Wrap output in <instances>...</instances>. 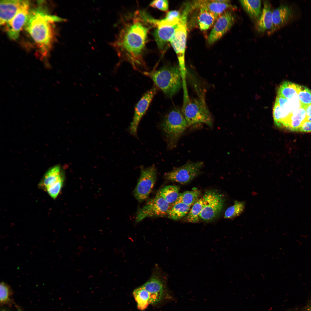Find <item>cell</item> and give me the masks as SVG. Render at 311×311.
<instances>
[{
	"mask_svg": "<svg viewBox=\"0 0 311 311\" xmlns=\"http://www.w3.org/2000/svg\"><path fill=\"white\" fill-rule=\"evenodd\" d=\"M129 16L124 20L111 44L121 60L142 72L147 70L143 54L149 30L155 27V19L139 11Z\"/></svg>",
	"mask_w": 311,
	"mask_h": 311,
	"instance_id": "1",
	"label": "cell"
},
{
	"mask_svg": "<svg viewBox=\"0 0 311 311\" xmlns=\"http://www.w3.org/2000/svg\"><path fill=\"white\" fill-rule=\"evenodd\" d=\"M66 21L65 19L50 14L39 5L30 11L24 28L36 43L41 54L46 56L55 39L54 23Z\"/></svg>",
	"mask_w": 311,
	"mask_h": 311,
	"instance_id": "2",
	"label": "cell"
},
{
	"mask_svg": "<svg viewBox=\"0 0 311 311\" xmlns=\"http://www.w3.org/2000/svg\"><path fill=\"white\" fill-rule=\"evenodd\" d=\"M167 96L171 97L183 86V79L179 67L165 66L146 74Z\"/></svg>",
	"mask_w": 311,
	"mask_h": 311,
	"instance_id": "3",
	"label": "cell"
},
{
	"mask_svg": "<svg viewBox=\"0 0 311 311\" xmlns=\"http://www.w3.org/2000/svg\"><path fill=\"white\" fill-rule=\"evenodd\" d=\"M181 111L188 126L203 123L211 128L213 127L212 116L202 96L191 99L189 97L188 92L184 93Z\"/></svg>",
	"mask_w": 311,
	"mask_h": 311,
	"instance_id": "4",
	"label": "cell"
},
{
	"mask_svg": "<svg viewBox=\"0 0 311 311\" xmlns=\"http://www.w3.org/2000/svg\"><path fill=\"white\" fill-rule=\"evenodd\" d=\"M166 136L168 147L172 149L188 126L181 110L178 108L170 111L161 124Z\"/></svg>",
	"mask_w": 311,
	"mask_h": 311,
	"instance_id": "5",
	"label": "cell"
},
{
	"mask_svg": "<svg viewBox=\"0 0 311 311\" xmlns=\"http://www.w3.org/2000/svg\"><path fill=\"white\" fill-rule=\"evenodd\" d=\"M191 9L190 4L186 5L181 14V17L176 28L175 34L170 41L177 54L179 67L183 81H185L187 73L185 66V53L187 35V19Z\"/></svg>",
	"mask_w": 311,
	"mask_h": 311,
	"instance_id": "6",
	"label": "cell"
},
{
	"mask_svg": "<svg viewBox=\"0 0 311 311\" xmlns=\"http://www.w3.org/2000/svg\"><path fill=\"white\" fill-rule=\"evenodd\" d=\"M64 175L60 165L50 168L44 175L39 184V187L55 199L59 194L64 180Z\"/></svg>",
	"mask_w": 311,
	"mask_h": 311,
	"instance_id": "7",
	"label": "cell"
},
{
	"mask_svg": "<svg viewBox=\"0 0 311 311\" xmlns=\"http://www.w3.org/2000/svg\"><path fill=\"white\" fill-rule=\"evenodd\" d=\"M204 165L202 161H189L165 174L167 179L182 184L187 183L196 177Z\"/></svg>",
	"mask_w": 311,
	"mask_h": 311,
	"instance_id": "8",
	"label": "cell"
},
{
	"mask_svg": "<svg viewBox=\"0 0 311 311\" xmlns=\"http://www.w3.org/2000/svg\"><path fill=\"white\" fill-rule=\"evenodd\" d=\"M157 177V171L154 166L141 168L140 175L134 191V196L139 202L147 198L154 187Z\"/></svg>",
	"mask_w": 311,
	"mask_h": 311,
	"instance_id": "9",
	"label": "cell"
},
{
	"mask_svg": "<svg viewBox=\"0 0 311 311\" xmlns=\"http://www.w3.org/2000/svg\"><path fill=\"white\" fill-rule=\"evenodd\" d=\"M170 208L169 204L157 194L155 197L148 200L145 205L138 210L136 217V222H139L146 217L167 216Z\"/></svg>",
	"mask_w": 311,
	"mask_h": 311,
	"instance_id": "10",
	"label": "cell"
},
{
	"mask_svg": "<svg viewBox=\"0 0 311 311\" xmlns=\"http://www.w3.org/2000/svg\"><path fill=\"white\" fill-rule=\"evenodd\" d=\"M203 207L199 219L206 221L212 220L222 210L223 200L222 196L214 191L206 192L202 197Z\"/></svg>",
	"mask_w": 311,
	"mask_h": 311,
	"instance_id": "11",
	"label": "cell"
},
{
	"mask_svg": "<svg viewBox=\"0 0 311 311\" xmlns=\"http://www.w3.org/2000/svg\"><path fill=\"white\" fill-rule=\"evenodd\" d=\"M163 274L161 271L157 268L149 280L141 286L150 295V304L159 302L163 297L165 284Z\"/></svg>",
	"mask_w": 311,
	"mask_h": 311,
	"instance_id": "12",
	"label": "cell"
},
{
	"mask_svg": "<svg viewBox=\"0 0 311 311\" xmlns=\"http://www.w3.org/2000/svg\"><path fill=\"white\" fill-rule=\"evenodd\" d=\"M297 9L293 5L282 4L273 11L272 33L294 20L298 16Z\"/></svg>",
	"mask_w": 311,
	"mask_h": 311,
	"instance_id": "13",
	"label": "cell"
},
{
	"mask_svg": "<svg viewBox=\"0 0 311 311\" xmlns=\"http://www.w3.org/2000/svg\"><path fill=\"white\" fill-rule=\"evenodd\" d=\"M30 6L29 1L23 0L17 13L7 24V33L11 39L16 40L18 39L20 31L27 20L30 11Z\"/></svg>",
	"mask_w": 311,
	"mask_h": 311,
	"instance_id": "14",
	"label": "cell"
},
{
	"mask_svg": "<svg viewBox=\"0 0 311 311\" xmlns=\"http://www.w3.org/2000/svg\"><path fill=\"white\" fill-rule=\"evenodd\" d=\"M235 18L230 11H226L217 18L208 36V43L212 44L221 38L232 27Z\"/></svg>",
	"mask_w": 311,
	"mask_h": 311,
	"instance_id": "15",
	"label": "cell"
},
{
	"mask_svg": "<svg viewBox=\"0 0 311 311\" xmlns=\"http://www.w3.org/2000/svg\"><path fill=\"white\" fill-rule=\"evenodd\" d=\"M157 90L156 87H153L143 95L136 104L133 118L129 127L130 132L132 134L135 136L136 134L140 121L147 111Z\"/></svg>",
	"mask_w": 311,
	"mask_h": 311,
	"instance_id": "16",
	"label": "cell"
},
{
	"mask_svg": "<svg viewBox=\"0 0 311 311\" xmlns=\"http://www.w3.org/2000/svg\"><path fill=\"white\" fill-rule=\"evenodd\" d=\"M192 9L204 8L213 13L218 17L226 10H235L236 6L230 3L220 2L217 0H201L193 1L190 4Z\"/></svg>",
	"mask_w": 311,
	"mask_h": 311,
	"instance_id": "17",
	"label": "cell"
},
{
	"mask_svg": "<svg viewBox=\"0 0 311 311\" xmlns=\"http://www.w3.org/2000/svg\"><path fill=\"white\" fill-rule=\"evenodd\" d=\"M153 36L157 45L161 51L164 49L167 43L173 37L177 26L157 24Z\"/></svg>",
	"mask_w": 311,
	"mask_h": 311,
	"instance_id": "18",
	"label": "cell"
},
{
	"mask_svg": "<svg viewBox=\"0 0 311 311\" xmlns=\"http://www.w3.org/2000/svg\"><path fill=\"white\" fill-rule=\"evenodd\" d=\"M23 0L0 1V24H7L12 19L19 10Z\"/></svg>",
	"mask_w": 311,
	"mask_h": 311,
	"instance_id": "19",
	"label": "cell"
},
{
	"mask_svg": "<svg viewBox=\"0 0 311 311\" xmlns=\"http://www.w3.org/2000/svg\"><path fill=\"white\" fill-rule=\"evenodd\" d=\"M263 4L261 14L259 19L255 22L256 29L260 33H263L268 30H269V32L273 27V11L270 3L268 1H263Z\"/></svg>",
	"mask_w": 311,
	"mask_h": 311,
	"instance_id": "20",
	"label": "cell"
},
{
	"mask_svg": "<svg viewBox=\"0 0 311 311\" xmlns=\"http://www.w3.org/2000/svg\"><path fill=\"white\" fill-rule=\"evenodd\" d=\"M307 117L305 109L301 107L291 113L281 128L291 131L298 132L299 127Z\"/></svg>",
	"mask_w": 311,
	"mask_h": 311,
	"instance_id": "21",
	"label": "cell"
},
{
	"mask_svg": "<svg viewBox=\"0 0 311 311\" xmlns=\"http://www.w3.org/2000/svg\"><path fill=\"white\" fill-rule=\"evenodd\" d=\"M239 1L244 10L256 22L261 14V1L242 0H240Z\"/></svg>",
	"mask_w": 311,
	"mask_h": 311,
	"instance_id": "22",
	"label": "cell"
},
{
	"mask_svg": "<svg viewBox=\"0 0 311 311\" xmlns=\"http://www.w3.org/2000/svg\"><path fill=\"white\" fill-rule=\"evenodd\" d=\"M198 16L199 28L201 30H206L215 23L218 17L204 8H200Z\"/></svg>",
	"mask_w": 311,
	"mask_h": 311,
	"instance_id": "23",
	"label": "cell"
},
{
	"mask_svg": "<svg viewBox=\"0 0 311 311\" xmlns=\"http://www.w3.org/2000/svg\"><path fill=\"white\" fill-rule=\"evenodd\" d=\"M172 204L167 217L175 220H179L187 214L191 206L182 202H175Z\"/></svg>",
	"mask_w": 311,
	"mask_h": 311,
	"instance_id": "24",
	"label": "cell"
},
{
	"mask_svg": "<svg viewBox=\"0 0 311 311\" xmlns=\"http://www.w3.org/2000/svg\"><path fill=\"white\" fill-rule=\"evenodd\" d=\"M133 295L137 303L138 308L141 310L146 309L150 304V296L149 293L141 286L135 289Z\"/></svg>",
	"mask_w": 311,
	"mask_h": 311,
	"instance_id": "25",
	"label": "cell"
},
{
	"mask_svg": "<svg viewBox=\"0 0 311 311\" xmlns=\"http://www.w3.org/2000/svg\"><path fill=\"white\" fill-rule=\"evenodd\" d=\"M179 188L177 186L167 185L160 189L157 194L169 204H172L176 201L179 196Z\"/></svg>",
	"mask_w": 311,
	"mask_h": 311,
	"instance_id": "26",
	"label": "cell"
},
{
	"mask_svg": "<svg viewBox=\"0 0 311 311\" xmlns=\"http://www.w3.org/2000/svg\"><path fill=\"white\" fill-rule=\"evenodd\" d=\"M299 85L291 82L286 81L279 87L277 94L290 100L297 95Z\"/></svg>",
	"mask_w": 311,
	"mask_h": 311,
	"instance_id": "27",
	"label": "cell"
},
{
	"mask_svg": "<svg viewBox=\"0 0 311 311\" xmlns=\"http://www.w3.org/2000/svg\"><path fill=\"white\" fill-rule=\"evenodd\" d=\"M200 194V191L197 189L184 191L179 193L175 202H182L191 206L198 199Z\"/></svg>",
	"mask_w": 311,
	"mask_h": 311,
	"instance_id": "28",
	"label": "cell"
},
{
	"mask_svg": "<svg viewBox=\"0 0 311 311\" xmlns=\"http://www.w3.org/2000/svg\"><path fill=\"white\" fill-rule=\"evenodd\" d=\"M203 207L202 198L197 200L193 204L187 214L186 220L189 222L195 223L199 221V216Z\"/></svg>",
	"mask_w": 311,
	"mask_h": 311,
	"instance_id": "29",
	"label": "cell"
},
{
	"mask_svg": "<svg viewBox=\"0 0 311 311\" xmlns=\"http://www.w3.org/2000/svg\"><path fill=\"white\" fill-rule=\"evenodd\" d=\"M245 203L243 201H234V204L228 208L224 214V218L232 219L239 216L243 211Z\"/></svg>",
	"mask_w": 311,
	"mask_h": 311,
	"instance_id": "30",
	"label": "cell"
},
{
	"mask_svg": "<svg viewBox=\"0 0 311 311\" xmlns=\"http://www.w3.org/2000/svg\"><path fill=\"white\" fill-rule=\"evenodd\" d=\"M297 95L301 107L311 104V90L308 88L299 85Z\"/></svg>",
	"mask_w": 311,
	"mask_h": 311,
	"instance_id": "31",
	"label": "cell"
},
{
	"mask_svg": "<svg viewBox=\"0 0 311 311\" xmlns=\"http://www.w3.org/2000/svg\"><path fill=\"white\" fill-rule=\"evenodd\" d=\"M11 291L10 286L7 284L3 282H1L0 284L1 305L7 304L10 302Z\"/></svg>",
	"mask_w": 311,
	"mask_h": 311,
	"instance_id": "32",
	"label": "cell"
},
{
	"mask_svg": "<svg viewBox=\"0 0 311 311\" xmlns=\"http://www.w3.org/2000/svg\"><path fill=\"white\" fill-rule=\"evenodd\" d=\"M181 16L179 12L177 10L170 11L167 14L164 19H162L165 24L171 26H177L178 24Z\"/></svg>",
	"mask_w": 311,
	"mask_h": 311,
	"instance_id": "33",
	"label": "cell"
},
{
	"mask_svg": "<svg viewBox=\"0 0 311 311\" xmlns=\"http://www.w3.org/2000/svg\"><path fill=\"white\" fill-rule=\"evenodd\" d=\"M150 6L163 11H166L168 7V2L167 0H156L153 1Z\"/></svg>",
	"mask_w": 311,
	"mask_h": 311,
	"instance_id": "34",
	"label": "cell"
},
{
	"mask_svg": "<svg viewBox=\"0 0 311 311\" xmlns=\"http://www.w3.org/2000/svg\"><path fill=\"white\" fill-rule=\"evenodd\" d=\"M298 132H311V122L307 120L304 121L299 127Z\"/></svg>",
	"mask_w": 311,
	"mask_h": 311,
	"instance_id": "35",
	"label": "cell"
},
{
	"mask_svg": "<svg viewBox=\"0 0 311 311\" xmlns=\"http://www.w3.org/2000/svg\"><path fill=\"white\" fill-rule=\"evenodd\" d=\"M301 311H311V296L309 298L303 309Z\"/></svg>",
	"mask_w": 311,
	"mask_h": 311,
	"instance_id": "36",
	"label": "cell"
},
{
	"mask_svg": "<svg viewBox=\"0 0 311 311\" xmlns=\"http://www.w3.org/2000/svg\"><path fill=\"white\" fill-rule=\"evenodd\" d=\"M301 107H303L305 109L307 117H311V104L306 105Z\"/></svg>",
	"mask_w": 311,
	"mask_h": 311,
	"instance_id": "37",
	"label": "cell"
},
{
	"mask_svg": "<svg viewBox=\"0 0 311 311\" xmlns=\"http://www.w3.org/2000/svg\"><path fill=\"white\" fill-rule=\"evenodd\" d=\"M16 309L17 311H23V310L19 307L18 306Z\"/></svg>",
	"mask_w": 311,
	"mask_h": 311,
	"instance_id": "38",
	"label": "cell"
},
{
	"mask_svg": "<svg viewBox=\"0 0 311 311\" xmlns=\"http://www.w3.org/2000/svg\"><path fill=\"white\" fill-rule=\"evenodd\" d=\"M306 120L311 122V117H307Z\"/></svg>",
	"mask_w": 311,
	"mask_h": 311,
	"instance_id": "39",
	"label": "cell"
},
{
	"mask_svg": "<svg viewBox=\"0 0 311 311\" xmlns=\"http://www.w3.org/2000/svg\"><path fill=\"white\" fill-rule=\"evenodd\" d=\"M1 311H8L7 310L5 309H3Z\"/></svg>",
	"mask_w": 311,
	"mask_h": 311,
	"instance_id": "40",
	"label": "cell"
}]
</instances>
